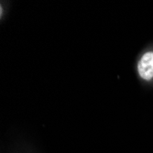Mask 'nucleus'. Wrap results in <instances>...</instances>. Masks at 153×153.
<instances>
[{
  "label": "nucleus",
  "instance_id": "1",
  "mask_svg": "<svg viewBox=\"0 0 153 153\" xmlns=\"http://www.w3.org/2000/svg\"><path fill=\"white\" fill-rule=\"evenodd\" d=\"M137 73L145 81L153 79V51L145 52L137 63Z\"/></svg>",
  "mask_w": 153,
  "mask_h": 153
}]
</instances>
